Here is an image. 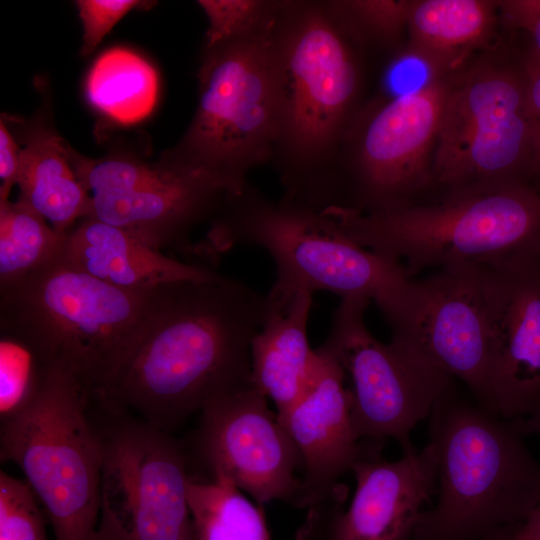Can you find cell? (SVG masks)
<instances>
[{"instance_id": "1", "label": "cell", "mask_w": 540, "mask_h": 540, "mask_svg": "<svg viewBox=\"0 0 540 540\" xmlns=\"http://www.w3.org/2000/svg\"><path fill=\"white\" fill-rule=\"evenodd\" d=\"M266 314L265 295L230 277L170 283L134 355L97 402L169 432L253 383L250 348Z\"/></svg>"}, {"instance_id": "2", "label": "cell", "mask_w": 540, "mask_h": 540, "mask_svg": "<svg viewBox=\"0 0 540 540\" xmlns=\"http://www.w3.org/2000/svg\"><path fill=\"white\" fill-rule=\"evenodd\" d=\"M351 38L327 1H277L281 118L272 161L283 197L319 211L335 204L337 155L358 114L361 77Z\"/></svg>"}, {"instance_id": "3", "label": "cell", "mask_w": 540, "mask_h": 540, "mask_svg": "<svg viewBox=\"0 0 540 540\" xmlns=\"http://www.w3.org/2000/svg\"><path fill=\"white\" fill-rule=\"evenodd\" d=\"M240 245L260 247L273 259L270 303L316 291L364 298L376 303L391 331L411 305L415 281L400 262L360 246L322 211L284 197L272 201L248 183L227 195L194 253L213 260Z\"/></svg>"}, {"instance_id": "4", "label": "cell", "mask_w": 540, "mask_h": 540, "mask_svg": "<svg viewBox=\"0 0 540 540\" xmlns=\"http://www.w3.org/2000/svg\"><path fill=\"white\" fill-rule=\"evenodd\" d=\"M169 284L121 289L59 252L0 287V332L27 343L47 367L70 375L97 401L134 355Z\"/></svg>"}, {"instance_id": "5", "label": "cell", "mask_w": 540, "mask_h": 540, "mask_svg": "<svg viewBox=\"0 0 540 540\" xmlns=\"http://www.w3.org/2000/svg\"><path fill=\"white\" fill-rule=\"evenodd\" d=\"M437 448V501L410 540H483L524 523L540 504V463L511 421L460 393L453 381L429 415Z\"/></svg>"}, {"instance_id": "6", "label": "cell", "mask_w": 540, "mask_h": 540, "mask_svg": "<svg viewBox=\"0 0 540 540\" xmlns=\"http://www.w3.org/2000/svg\"><path fill=\"white\" fill-rule=\"evenodd\" d=\"M322 212L360 246L400 262L410 277L427 267L540 256V192L526 184L447 194L380 214Z\"/></svg>"}, {"instance_id": "7", "label": "cell", "mask_w": 540, "mask_h": 540, "mask_svg": "<svg viewBox=\"0 0 540 540\" xmlns=\"http://www.w3.org/2000/svg\"><path fill=\"white\" fill-rule=\"evenodd\" d=\"M275 9L252 32L205 48L196 113L177 148L166 157L215 177L231 193L247 185L250 170L272 161L279 136Z\"/></svg>"}, {"instance_id": "8", "label": "cell", "mask_w": 540, "mask_h": 540, "mask_svg": "<svg viewBox=\"0 0 540 540\" xmlns=\"http://www.w3.org/2000/svg\"><path fill=\"white\" fill-rule=\"evenodd\" d=\"M90 403L70 375L49 367L32 403L1 423V460L22 470L56 540H94L98 524L102 441Z\"/></svg>"}, {"instance_id": "9", "label": "cell", "mask_w": 540, "mask_h": 540, "mask_svg": "<svg viewBox=\"0 0 540 540\" xmlns=\"http://www.w3.org/2000/svg\"><path fill=\"white\" fill-rule=\"evenodd\" d=\"M533 130L521 55L480 58L452 75L431 163L443 195L531 185Z\"/></svg>"}, {"instance_id": "10", "label": "cell", "mask_w": 540, "mask_h": 540, "mask_svg": "<svg viewBox=\"0 0 540 540\" xmlns=\"http://www.w3.org/2000/svg\"><path fill=\"white\" fill-rule=\"evenodd\" d=\"M451 76L358 113L335 166L337 207L380 214L414 203L431 187V163ZM338 156V155H337Z\"/></svg>"}, {"instance_id": "11", "label": "cell", "mask_w": 540, "mask_h": 540, "mask_svg": "<svg viewBox=\"0 0 540 540\" xmlns=\"http://www.w3.org/2000/svg\"><path fill=\"white\" fill-rule=\"evenodd\" d=\"M100 427L102 469L94 540H197L190 476L169 432L127 413Z\"/></svg>"}, {"instance_id": "12", "label": "cell", "mask_w": 540, "mask_h": 540, "mask_svg": "<svg viewBox=\"0 0 540 540\" xmlns=\"http://www.w3.org/2000/svg\"><path fill=\"white\" fill-rule=\"evenodd\" d=\"M369 303L364 298L341 299L324 344L350 383L358 439L383 443L393 438L403 454L412 453V430L429 417L455 379L406 346L374 337L364 318Z\"/></svg>"}, {"instance_id": "13", "label": "cell", "mask_w": 540, "mask_h": 540, "mask_svg": "<svg viewBox=\"0 0 540 540\" xmlns=\"http://www.w3.org/2000/svg\"><path fill=\"white\" fill-rule=\"evenodd\" d=\"M71 166L87 191L91 215L161 250L192 253L190 231L216 215L230 190L215 177L167 158L149 164L129 157L90 159L68 146Z\"/></svg>"}, {"instance_id": "14", "label": "cell", "mask_w": 540, "mask_h": 540, "mask_svg": "<svg viewBox=\"0 0 540 540\" xmlns=\"http://www.w3.org/2000/svg\"><path fill=\"white\" fill-rule=\"evenodd\" d=\"M391 340L461 381L479 405L496 414L482 266L439 268L415 281L408 313Z\"/></svg>"}, {"instance_id": "15", "label": "cell", "mask_w": 540, "mask_h": 540, "mask_svg": "<svg viewBox=\"0 0 540 540\" xmlns=\"http://www.w3.org/2000/svg\"><path fill=\"white\" fill-rule=\"evenodd\" d=\"M200 412L196 447L211 474L228 477L257 505L295 503L300 455L254 382L215 398Z\"/></svg>"}, {"instance_id": "16", "label": "cell", "mask_w": 540, "mask_h": 540, "mask_svg": "<svg viewBox=\"0 0 540 540\" xmlns=\"http://www.w3.org/2000/svg\"><path fill=\"white\" fill-rule=\"evenodd\" d=\"M372 442L352 472L356 489L347 509L332 502L309 509L296 540H410L422 507L436 493L438 454L432 441L396 461Z\"/></svg>"}, {"instance_id": "17", "label": "cell", "mask_w": 540, "mask_h": 540, "mask_svg": "<svg viewBox=\"0 0 540 540\" xmlns=\"http://www.w3.org/2000/svg\"><path fill=\"white\" fill-rule=\"evenodd\" d=\"M495 412L508 421L540 404V256L482 266Z\"/></svg>"}, {"instance_id": "18", "label": "cell", "mask_w": 540, "mask_h": 540, "mask_svg": "<svg viewBox=\"0 0 540 540\" xmlns=\"http://www.w3.org/2000/svg\"><path fill=\"white\" fill-rule=\"evenodd\" d=\"M316 350L310 381L300 398L277 414L301 459V484L294 505L311 509L345 499L338 479L363 456L351 418L350 392L338 359L323 343Z\"/></svg>"}, {"instance_id": "19", "label": "cell", "mask_w": 540, "mask_h": 540, "mask_svg": "<svg viewBox=\"0 0 540 540\" xmlns=\"http://www.w3.org/2000/svg\"><path fill=\"white\" fill-rule=\"evenodd\" d=\"M60 254L89 275L126 290L221 276L205 265L168 257L127 230L92 217L82 219L65 235Z\"/></svg>"}, {"instance_id": "20", "label": "cell", "mask_w": 540, "mask_h": 540, "mask_svg": "<svg viewBox=\"0 0 540 540\" xmlns=\"http://www.w3.org/2000/svg\"><path fill=\"white\" fill-rule=\"evenodd\" d=\"M266 304L265 321L251 343V374L281 414L304 393L315 367L316 350L307 336L312 295L300 292L284 303Z\"/></svg>"}, {"instance_id": "21", "label": "cell", "mask_w": 540, "mask_h": 540, "mask_svg": "<svg viewBox=\"0 0 540 540\" xmlns=\"http://www.w3.org/2000/svg\"><path fill=\"white\" fill-rule=\"evenodd\" d=\"M500 17L492 0H412L407 32L408 52L432 76H451L489 44Z\"/></svg>"}, {"instance_id": "22", "label": "cell", "mask_w": 540, "mask_h": 540, "mask_svg": "<svg viewBox=\"0 0 540 540\" xmlns=\"http://www.w3.org/2000/svg\"><path fill=\"white\" fill-rule=\"evenodd\" d=\"M17 185L18 200L42 215L61 235H66L76 220L91 215V195L71 166L67 144L49 130H34L25 138Z\"/></svg>"}, {"instance_id": "23", "label": "cell", "mask_w": 540, "mask_h": 540, "mask_svg": "<svg viewBox=\"0 0 540 540\" xmlns=\"http://www.w3.org/2000/svg\"><path fill=\"white\" fill-rule=\"evenodd\" d=\"M85 89L88 101L99 113L117 124L132 125L153 111L159 78L139 54L114 47L93 63Z\"/></svg>"}, {"instance_id": "24", "label": "cell", "mask_w": 540, "mask_h": 540, "mask_svg": "<svg viewBox=\"0 0 540 540\" xmlns=\"http://www.w3.org/2000/svg\"><path fill=\"white\" fill-rule=\"evenodd\" d=\"M188 502L197 540H271L262 506L221 473L190 476Z\"/></svg>"}, {"instance_id": "25", "label": "cell", "mask_w": 540, "mask_h": 540, "mask_svg": "<svg viewBox=\"0 0 540 540\" xmlns=\"http://www.w3.org/2000/svg\"><path fill=\"white\" fill-rule=\"evenodd\" d=\"M64 237L23 202H0V287L55 257Z\"/></svg>"}, {"instance_id": "26", "label": "cell", "mask_w": 540, "mask_h": 540, "mask_svg": "<svg viewBox=\"0 0 540 540\" xmlns=\"http://www.w3.org/2000/svg\"><path fill=\"white\" fill-rule=\"evenodd\" d=\"M48 368L27 343L1 333L0 422L25 410L39 393Z\"/></svg>"}, {"instance_id": "27", "label": "cell", "mask_w": 540, "mask_h": 540, "mask_svg": "<svg viewBox=\"0 0 540 540\" xmlns=\"http://www.w3.org/2000/svg\"><path fill=\"white\" fill-rule=\"evenodd\" d=\"M327 3L351 36L390 43L407 28L412 0H344Z\"/></svg>"}, {"instance_id": "28", "label": "cell", "mask_w": 540, "mask_h": 540, "mask_svg": "<svg viewBox=\"0 0 540 540\" xmlns=\"http://www.w3.org/2000/svg\"><path fill=\"white\" fill-rule=\"evenodd\" d=\"M0 540H47L40 502L25 480L0 472Z\"/></svg>"}, {"instance_id": "29", "label": "cell", "mask_w": 540, "mask_h": 540, "mask_svg": "<svg viewBox=\"0 0 540 540\" xmlns=\"http://www.w3.org/2000/svg\"><path fill=\"white\" fill-rule=\"evenodd\" d=\"M208 19L205 48L240 37L264 24L272 15L276 1L199 0Z\"/></svg>"}, {"instance_id": "30", "label": "cell", "mask_w": 540, "mask_h": 540, "mask_svg": "<svg viewBox=\"0 0 540 540\" xmlns=\"http://www.w3.org/2000/svg\"><path fill=\"white\" fill-rule=\"evenodd\" d=\"M150 2L137 0H78L76 5L83 26L81 53L89 55L95 50L105 35L129 11Z\"/></svg>"}, {"instance_id": "31", "label": "cell", "mask_w": 540, "mask_h": 540, "mask_svg": "<svg viewBox=\"0 0 540 540\" xmlns=\"http://www.w3.org/2000/svg\"><path fill=\"white\" fill-rule=\"evenodd\" d=\"M521 60L527 78L529 107L533 130L531 185L532 181H535V189L540 192V57H538L529 47L528 50L521 55Z\"/></svg>"}, {"instance_id": "32", "label": "cell", "mask_w": 540, "mask_h": 540, "mask_svg": "<svg viewBox=\"0 0 540 540\" xmlns=\"http://www.w3.org/2000/svg\"><path fill=\"white\" fill-rule=\"evenodd\" d=\"M500 18L510 28L526 33L532 51L540 57V0L498 1Z\"/></svg>"}, {"instance_id": "33", "label": "cell", "mask_w": 540, "mask_h": 540, "mask_svg": "<svg viewBox=\"0 0 540 540\" xmlns=\"http://www.w3.org/2000/svg\"><path fill=\"white\" fill-rule=\"evenodd\" d=\"M20 147L6 123L0 121V202L7 201L11 188L17 184Z\"/></svg>"}, {"instance_id": "34", "label": "cell", "mask_w": 540, "mask_h": 540, "mask_svg": "<svg viewBox=\"0 0 540 540\" xmlns=\"http://www.w3.org/2000/svg\"><path fill=\"white\" fill-rule=\"evenodd\" d=\"M520 533L525 540H540V504L522 523Z\"/></svg>"}, {"instance_id": "35", "label": "cell", "mask_w": 540, "mask_h": 540, "mask_svg": "<svg viewBox=\"0 0 540 540\" xmlns=\"http://www.w3.org/2000/svg\"><path fill=\"white\" fill-rule=\"evenodd\" d=\"M511 422L522 435L529 433H540V404L538 408L527 418Z\"/></svg>"}, {"instance_id": "36", "label": "cell", "mask_w": 540, "mask_h": 540, "mask_svg": "<svg viewBox=\"0 0 540 540\" xmlns=\"http://www.w3.org/2000/svg\"><path fill=\"white\" fill-rule=\"evenodd\" d=\"M521 524L500 527L489 533L483 540H518Z\"/></svg>"}, {"instance_id": "37", "label": "cell", "mask_w": 540, "mask_h": 540, "mask_svg": "<svg viewBox=\"0 0 540 540\" xmlns=\"http://www.w3.org/2000/svg\"><path fill=\"white\" fill-rule=\"evenodd\" d=\"M522 525V524H521ZM521 528V526H520ZM518 540H525L522 536H521V533H520V530H519V534H518Z\"/></svg>"}]
</instances>
